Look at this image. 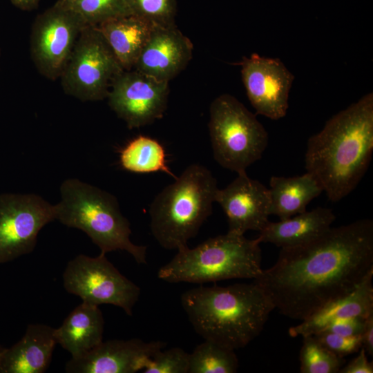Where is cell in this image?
Returning <instances> with one entry per match:
<instances>
[{
	"mask_svg": "<svg viewBox=\"0 0 373 373\" xmlns=\"http://www.w3.org/2000/svg\"><path fill=\"white\" fill-rule=\"evenodd\" d=\"M372 271L373 221L361 219L280 248L276 263L253 282L281 314L301 321L352 292Z\"/></svg>",
	"mask_w": 373,
	"mask_h": 373,
	"instance_id": "1",
	"label": "cell"
},
{
	"mask_svg": "<svg viewBox=\"0 0 373 373\" xmlns=\"http://www.w3.org/2000/svg\"><path fill=\"white\" fill-rule=\"evenodd\" d=\"M373 152V93L329 119L307 141L306 172L319 182L327 198L349 195L365 175Z\"/></svg>",
	"mask_w": 373,
	"mask_h": 373,
	"instance_id": "2",
	"label": "cell"
},
{
	"mask_svg": "<svg viewBox=\"0 0 373 373\" xmlns=\"http://www.w3.org/2000/svg\"><path fill=\"white\" fill-rule=\"evenodd\" d=\"M180 301L198 335L233 350L256 338L275 309L254 282L225 287L200 285L182 293Z\"/></svg>",
	"mask_w": 373,
	"mask_h": 373,
	"instance_id": "3",
	"label": "cell"
},
{
	"mask_svg": "<svg viewBox=\"0 0 373 373\" xmlns=\"http://www.w3.org/2000/svg\"><path fill=\"white\" fill-rule=\"evenodd\" d=\"M218 188L206 166H188L154 198L149 208L151 231L164 249L180 250L198 233L212 213Z\"/></svg>",
	"mask_w": 373,
	"mask_h": 373,
	"instance_id": "4",
	"label": "cell"
},
{
	"mask_svg": "<svg viewBox=\"0 0 373 373\" xmlns=\"http://www.w3.org/2000/svg\"><path fill=\"white\" fill-rule=\"evenodd\" d=\"M60 192L61 200L55 204V220L84 231L101 253L122 250L137 263L146 264L147 247L131 240L130 222L113 195L76 178L64 180Z\"/></svg>",
	"mask_w": 373,
	"mask_h": 373,
	"instance_id": "5",
	"label": "cell"
},
{
	"mask_svg": "<svg viewBox=\"0 0 373 373\" xmlns=\"http://www.w3.org/2000/svg\"><path fill=\"white\" fill-rule=\"evenodd\" d=\"M260 242L227 231L194 248L178 250L157 271L168 283L203 284L233 278H257L262 272Z\"/></svg>",
	"mask_w": 373,
	"mask_h": 373,
	"instance_id": "6",
	"label": "cell"
},
{
	"mask_svg": "<svg viewBox=\"0 0 373 373\" xmlns=\"http://www.w3.org/2000/svg\"><path fill=\"white\" fill-rule=\"evenodd\" d=\"M208 127L214 160L237 173L260 160L268 144V133L256 115L229 94L211 102Z\"/></svg>",
	"mask_w": 373,
	"mask_h": 373,
	"instance_id": "7",
	"label": "cell"
},
{
	"mask_svg": "<svg viewBox=\"0 0 373 373\" xmlns=\"http://www.w3.org/2000/svg\"><path fill=\"white\" fill-rule=\"evenodd\" d=\"M124 70L97 26L80 32L60 76L64 92L83 102L107 97L113 79Z\"/></svg>",
	"mask_w": 373,
	"mask_h": 373,
	"instance_id": "8",
	"label": "cell"
},
{
	"mask_svg": "<svg viewBox=\"0 0 373 373\" xmlns=\"http://www.w3.org/2000/svg\"><path fill=\"white\" fill-rule=\"evenodd\" d=\"M63 285L82 302L99 306L113 305L132 316L140 295V288L122 275L100 253L97 257L79 254L70 260L63 273Z\"/></svg>",
	"mask_w": 373,
	"mask_h": 373,
	"instance_id": "9",
	"label": "cell"
},
{
	"mask_svg": "<svg viewBox=\"0 0 373 373\" xmlns=\"http://www.w3.org/2000/svg\"><path fill=\"white\" fill-rule=\"evenodd\" d=\"M85 26L75 11L59 1L37 17L31 29L30 49L41 75L52 81L60 77Z\"/></svg>",
	"mask_w": 373,
	"mask_h": 373,
	"instance_id": "10",
	"label": "cell"
},
{
	"mask_svg": "<svg viewBox=\"0 0 373 373\" xmlns=\"http://www.w3.org/2000/svg\"><path fill=\"white\" fill-rule=\"evenodd\" d=\"M55 216V204L37 194H0V264L31 253L39 231Z\"/></svg>",
	"mask_w": 373,
	"mask_h": 373,
	"instance_id": "11",
	"label": "cell"
},
{
	"mask_svg": "<svg viewBox=\"0 0 373 373\" xmlns=\"http://www.w3.org/2000/svg\"><path fill=\"white\" fill-rule=\"evenodd\" d=\"M169 82L135 70H124L113 80L107 95L108 105L129 128L160 119L166 108Z\"/></svg>",
	"mask_w": 373,
	"mask_h": 373,
	"instance_id": "12",
	"label": "cell"
},
{
	"mask_svg": "<svg viewBox=\"0 0 373 373\" xmlns=\"http://www.w3.org/2000/svg\"><path fill=\"white\" fill-rule=\"evenodd\" d=\"M247 97L257 114L273 120L284 117L294 75L278 58L253 53L238 63Z\"/></svg>",
	"mask_w": 373,
	"mask_h": 373,
	"instance_id": "13",
	"label": "cell"
},
{
	"mask_svg": "<svg viewBox=\"0 0 373 373\" xmlns=\"http://www.w3.org/2000/svg\"><path fill=\"white\" fill-rule=\"evenodd\" d=\"M237 174L225 188L218 189L215 202L227 216L229 232L239 235L249 230L260 232L269 222V190L246 171Z\"/></svg>",
	"mask_w": 373,
	"mask_h": 373,
	"instance_id": "14",
	"label": "cell"
},
{
	"mask_svg": "<svg viewBox=\"0 0 373 373\" xmlns=\"http://www.w3.org/2000/svg\"><path fill=\"white\" fill-rule=\"evenodd\" d=\"M166 343L128 340L102 341L84 354L71 358L66 364L68 373H135L142 370L146 361Z\"/></svg>",
	"mask_w": 373,
	"mask_h": 373,
	"instance_id": "15",
	"label": "cell"
},
{
	"mask_svg": "<svg viewBox=\"0 0 373 373\" xmlns=\"http://www.w3.org/2000/svg\"><path fill=\"white\" fill-rule=\"evenodd\" d=\"M193 48L191 40L175 25L155 26L133 69L169 82L186 68Z\"/></svg>",
	"mask_w": 373,
	"mask_h": 373,
	"instance_id": "16",
	"label": "cell"
},
{
	"mask_svg": "<svg viewBox=\"0 0 373 373\" xmlns=\"http://www.w3.org/2000/svg\"><path fill=\"white\" fill-rule=\"evenodd\" d=\"M55 328L30 324L22 338L0 353V373H44L57 344Z\"/></svg>",
	"mask_w": 373,
	"mask_h": 373,
	"instance_id": "17",
	"label": "cell"
},
{
	"mask_svg": "<svg viewBox=\"0 0 373 373\" xmlns=\"http://www.w3.org/2000/svg\"><path fill=\"white\" fill-rule=\"evenodd\" d=\"M372 277L373 271L352 292L329 302L298 325L290 327V336L313 335L335 321L352 316L367 318L373 314Z\"/></svg>",
	"mask_w": 373,
	"mask_h": 373,
	"instance_id": "18",
	"label": "cell"
},
{
	"mask_svg": "<svg viewBox=\"0 0 373 373\" xmlns=\"http://www.w3.org/2000/svg\"><path fill=\"white\" fill-rule=\"evenodd\" d=\"M335 219L331 209L317 207L278 222L269 221L257 238L260 243H271L280 248L292 247L321 236L332 227Z\"/></svg>",
	"mask_w": 373,
	"mask_h": 373,
	"instance_id": "19",
	"label": "cell"
},
{
	"mask_svg": "<svg viewBox=\"0 0 373 373\" xmlns=\"http://www.w3.org/2000/svg\"><path fill=\"white\" fill-rule=\"evenodd\" d=\"M104 319L99 306L82 302L55 329V337L70 354L80 356L103 340Z\"/></svg>",
	"mask_w": 373,
	"mask_h": 373,
	"instance_id": "20",
	"label": "cell"
},
{
	"mask_svg": "<svg viewBox=\"0 0 373 373\" xmlns=\"http://www.w3.org/2000/svg\"><path fill=\"white\" fill-rule=\"evenodd\" d=\"M155 26L134 15L97 26L124 70H132Z\"/></svg>",
	"mask_w": 373,
	"mask_h": 373,
	"instance_id": "21",
	"label": "cell"
},
{
	"mask_svg": "<svg viewBox=\"0 0 373 373\" xmlns=\"http://www.w3.org/2000/svg\"><path fill=\"white\" fill-rule=\"evenodd\" d=\"M269 190V213L280 220L305 211L308 204L323 192L318 180L307 172L294 177L272 176Z\"/></svg>",
	"mask_w": 373,
	"mask_h": 373,
	"instance_id": "22",
	"label": "cell"
},
{
	"mask_svg": "<svg viewBox=\"0 0 373 373\" xmlns=\"http://www.w3.org/2000/svg\"><path fill=\"white\" fill-rule=\"evenodd\" d=\"M119 163L126 171L135 173L163 172L177 178L166 163L164 147L157 140L140 135L119 151Z\"/></svg>",
	"mask_w": 373,
	"mask_h": 373,
	"instance_id": "23",
	"label": "cell"
},
{
	"mask_svg": "<svg viewBox=\"0 0 373 373\" xmlns=\"http://www.w3.org/2000/svg\"><path fill=\"white\" fill-rule=\"evenodd\" d=\"M238 359L233 350L204 340L189 354L188 373H234Z\"/></svg>",
	"mask_w": 373,
	"mask_h": 373,
	"instance_id": "24",
	"label": "cell"
},
{
	"mask_svg": "<svg viewBox=\"0 0 373 373\" xmlns=\"http://www.w3.org/2000/svg\"><path fill=\"white\" fill-rule=\"evenodd\" d=\"M59 1L75 11L86 26H97L115 18L133 15L129 0H66Z\"/></svg>",
	"mask_w": 373,
	"mask_h": 373,
	"instance_id": "25",
	"label": "cell"
},
{
	"mask_svg": "<svg viewBox=\"0 0 373 373\" xmlns=\"http://www.w3.org/2000/svg\"><path fill=\"white\" fill-rule=\"evenodd\" d=\"M300 350V372L301 373H336L345 365V361L323 347L314 336H303Z\"/></svg>",
	"mask_w": 373,
	"mask_h": 373,
	"instance_id": "26",
	"label": "cell"
},
{
	"mask_svg": "<svg viewBox=\"0 0 373 373\" xmlns=\"http://www.w3.org/2000/svg\"><path fill=\"white\" fill-rule=\"evenodd\" d=\"M132 13L155 26H175L176 0H129Z\"/></svg>",
	"mask_w": 373,
	"mask_h": 373,
	"instance_id": "27",
	"label": "cell"
},
{
	"mask_svg": "<svg viewBox=\"0 0 373 373\" xmlns=\"http://www.w3.org/2000/svg\"><path fill=\"white\" fill-rule=\"evenodd\" d=\"M189 353L180 347L157 351L142 370L143 373H188Z\"/></svg>",
	"mask_w": 373,
	"mask_h": 373,
	"instance_id": "28",
	"label": "cell"
},
{
	"mask_svg": "<svg viewBox=\"0 0 373 373\" xmlns=\"http://www.w3.org/2000/svg\"><path fill=\"white\" fill-rule=\"evenodd\" d=\"M313 335L323 347L343 358L358 352L362 347L361 336H343L327 329H323Z\"/></svg>",
	"mask_w": 373,
	"mask_h": 373,
	"instance_id": "29",
	"label": "cell"
},
{
	"mask_svg": "<svg viewBox=\"0 0 373 373\" xmlns=\"http://www.w3.org/2000/svg\"><path fill=\"white\" fill-rule=\"evenodd\" d=\"M365 319L366 318L362 316L345 318L331 323L324 329L343 336H361Z\"/></svg>",
	"mask_w": 373,
	"mask_h": 373,
	"instance_id": "30",
	"label": "cell"
},
{
	"mask_svg": "<svg viewBox=\"0 0 373 373\" xmlns=\"http://www.w3.org/2000/svg\"><path fill=\"white\" fill-rule=\"evenodd\" d=\"M339 373H372L373 363L369 361L367 353L363 347H361L358 355L343 365L338 371Z\"/></svg>",
	"mask_w": 373,
	"mask_h": 373,
	"instance_id": "31",
	"label": "cell"
},
{
	"mask_svg": "<svg viewBox=\"0 0 373 373\" xmlns=\"http://www.w3.org/2000/svg\"><path fill=\"white\" fill-rule=\"evenodd\" d=\"M362 347L369 355H373V314L365 319V325L361 334Z\"/></svg>",
	"mask_w": 373,
	"mask_h": 373,
	"instance_id": "32",
	"label": "cell"
},
{
	"mask_svg": "<svg viewBox=\"0 0 373 373\" xmlns=\"http://www.w3.org/2000/svg\"><path fill=\"white\" fill-rule=\"evenodd\" d=\"M17 8L22 10H32L36 8L41 0H10Z\"/></svg>",
	"mask_w": 373,
	"mask_h": 373,
	"instance_id": "33",
	"label": "cell"
},
{
	"mask_svg": "<svg viewBox=\"0 0 373 373\" xmlns=\"http://www.w3.org/2000/svg\"><path fill=\"white\" fill-rule=\"evenodd\" d=\"M3 347H2L1 345H0V353L1 352V351L3 350Z\"/></svg>",
	"mask_w": 373,
	"mask_h": 373,
	"instance_id": "34",
	"label": "cell"
},
{
	"mask_svg": "<svg viewBox=\"0 0 373 373\" xmlns=\"http://www.w3.org/2000/svg\"><path fill=\"white\" fill-rule=\"evenodd\" d=\"M59 1H66V0H59Z\"/></svg>",
	"mask_w": 373,
	"mask_h": 373,
	"instance_id": "35",
	"label": "cell"
}]
</instances>
